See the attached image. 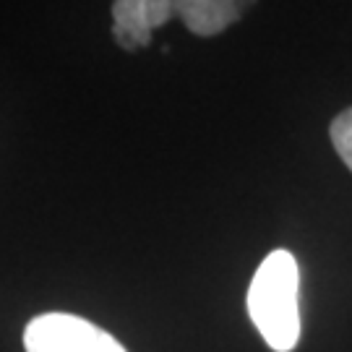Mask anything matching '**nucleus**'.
Instances as JSON below:
<instances>
[{
    "label": "nucleus",
    "mask_w": 352,
    "mask_h": 352,
    "mask_svg": "<svg viewBox=\"0 0 352 352\" xmlns=\"http://www.w3.org/2000/svg\"><path fill=\"white\" fill-rule=\"evenodd\" d=\"M300 272L289 251H272L248 287V316L274 352H289L300 340Z\"/></svg>",
    "instance_id": "f257e3e1"
},
{
    "label": "nucleus",
    "mask_w": 352,
    "mask_h": 352,
    "mask_svg": "<svg viewBox=\"0 0 352 352\" xmlns=\"http://www.w3.org/2000/svg\"><path fill=\"white\" fill-rule=\"evenodd\" d=\"M26 352H126V347L74 314H42L24 329Z\"/></svg>",
    "instance_id": "f03ea898"
},
{
    "label": "nucleus",
    "mask_w": 352,
    "mask_h": 352,
    "mask_svg": "<svg viewBox=\"0 0 352 352\" xmlns=\"http://www.w3.org/2000/svg\"><path fill=\"white\" fill-rule=\"evenodd\" d=\"M175 16V0H115L113 37L123 50H139L151 42V32Z\"/></svg>",
    "instance_id": "7ed1b4c3"
},
{
    "label": "nucleus",
    "mask_w": 352,
    "mask_h": 352,
    "mask_svg": "<svg viewBox=\"0 0 352 352\" xmlns=\"http://www.w3.org/2000/svg\"><path fill=\"white\" fill-rule=\"evenodd\" d=\"M245 0H175V16L199 37H214L235 24Z\"/></svg>",
    "instance_id": "20e7f679"
},
{
    "label": "nucleus",
    "mask_w": 352,
    "mask_h": 352,
    "mask_svg": "<svg viewBox=\"0 0 352 352\" xmlns=\"http://www.w3.org/2000/svg\"><path fill=\"white\" fill-rule=\"evenodd\" d=\"M329 133H331V144H334L337 154L342 157V162L352 170V107L331 120Z\"/></svg>",
    "instance_id": "39448f33"
}]
</instances>
